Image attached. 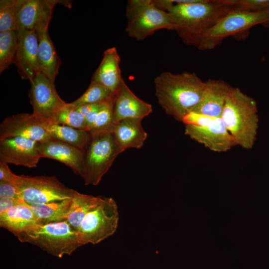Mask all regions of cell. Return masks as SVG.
<instances>
[{"mask_svg":"<svg viewBox=\"0 0 269 269\" xmlns=\"http://www.w3.org/2000/svg\"><path fill=\"white\" fill-rule=\"evenodd\" d=\"M168 13L175 30L186 45L198 48L205 34L234 11L227 0H172Z\"/></svg>","mask_w":269,"mask_h":269,"instance_id":"1","label":"cell"},{"mask_svg":"<svg viewBox=\"0 0 269 269\" xmlns=\"http://www.w3.org/2000/svg\"><path fill=\"white\" fill-rule=\"evenodd\" d=\"M157 103L165 113L179 122L199 103L205 86L195 73L164 71L154 79Z\"/></svg>","mask_w":269,"mask_h":269,"instance_id":"2","label":"cell"},{"mask_svg":"<svg viewBox=\"0 0 269 269\" xmlns=\"http://www.w3.org/2000/svg\"><path fill=\"white\" fill-rule=\"evenodd\" d=\"M236 145L252 148L256 140L259 124L256 101L238 88H233L221 117Z\"/></svg>","mask_w":269,"mask_h":269,"instance_id":"3","label":"cell"},{"mask_svg":"<svg viewBox=\"0 0 269 269\" xmlns=\"http://www.w3.org/2000/svg\"><path fill=\"white\" fill-rule=\"evenodd\" d=\"M15 236L22 243L32 244L58 258L70 255L81 245L77 232L67 220L34 225Z\"/></svg>","mask_w":269,"mask_h":269,"instance_id":"4","label":"cell"},{"mask_svg":"<svg viewBox=\"0 0 269 269\" xmlns=\"http://www.w3.org/2000/svg\"><path fill=\"white\" fill-rule=\"evenodd\" d=\"M128 36L142 40L160 29L174 30L168 13L158 8L153 0H130L126 7Z\"/></svg>","mask_w":269,"mask_h":269,"instance_id":"5","label":"cell"},{"mask_svg":"<svg viewBox=\"0 0 269 269\" xmlns=\"http://www.w3.org/2000/svg\"><path fill=\"white\" fill-rule=\"evenodd\" d=\"M119 220L118 205L112 198L101 196L98 203L86 214L77 231L81 246L95 245L113 235Z\"/></svg>","mask_w":269,"mask_h":269,"instance_id":"6","label":"cell"},{"mask_svg":"<svg viewBox=\"0 0 269 269\" xmlns=\"http://www.w3.org/2000/svg\"><path fill=\"white\" fill-rule=\"evenodd\" d=\"M182 123L186 135L211 151L224 152L236 146L221 117L191 112L184 118Z\"/></svg>","mask_w":269,"mask_h":269,"instance_id":"7","label":"cell"},{"mask_svg":"<svg viewBox=\"0 0 269 269\" xmlns=\"http://www.w3.org/2000/svg\"><path fill=\"white\" fill-rule=\"evenodd\" d=\"M122 152L111 132L92 136L84 150L85 185H98Z\"/></svg>","mask_w":269,"mask_h":269,"instance_id":"8","label":"cell"},{"mask_svg":"<svg viewBox=\"0 0 269 269\" xmlns=\"http://www.w3.org/2000/svg\"><path fill=\"white\" fill-rule=\"evenodd\" d=\"M258 24L269 26V9L258 12L233 11L222 18L203 37L200 50H212L230 36L247 33Z\"/></svg>","mask_w":269,"mask_h":269,"instance_id":"9","label":"cell"},{"mask_svg":"<svg viewBox=\"0 0 269 269\" xmlns=\"http://www.w3.org/2000/svg\"><path fill=\"white\" fill-rule=\"evenodd\" d=\"M21 198L28 204H41L71 199L76 191L54 176L19 175L17 183Z\"/></svg>","mask_w":269,"mask_h":269,"instance_id":"10","label":"cell"},{"mask_svg":"<svg viewBox=\"0 0 269 269\" xmlns=\"http://www.w3.org/2000/svg\"><path fill=\"white\" fill-rule=\"evenodd\" d=\"M29 97L32 115L40 123L49 122L66 104L58 94L54 83L39 72L30 81Z\"/></svg>","mask_w":269,"mask_h":269,"instance_id":"11","label":"cell"},{"mask_svg":"<svg viewBox=\"0 0 269 269\" xmlns=\"http://www.w3.org/2000/svg\"><path fill=\"white\" fill-rule=\"evenodd\" d=\"M38 142L23 137L0 140V162L28 168L36 167L42 158Z\"/></svg>","mask_w":269,"mask_h":269,"instance_id":"12","label":"cell"},{"mask_svg":"<svg viewBox=\"0 0 269 269\" xmlns=\"http://www.w3.org/2000/svg\"><path fill=\"white\" fill-rule=\"evenodd\" d=\"M17 32V49L13 63L21 78L30 82L40 72L37 61V33L35 29Z\"/></svg>","mask_w":269,"mask_h":269,"instance_id":"13","label":"cell"},{"mask_svg":"<svg viewBox=\"0 0 269 269\" xmlns=\"http://www.w3.org/2000/svg\"><path fill=\"white\" fill-rule=\"evenodd\" d=\"M23 137L39 143L52 139L32 114L19 113L5 118L0 125V140Z\"/></svg>","mask_w":269,"mask_h":269,"instance_id":"14","label":"cell"},{"mask_svg":"<svg viewBox=\"0 0 269 269\" xmlns=\"http://www.w3.org/2000/svg\"><path fill=\"white\" fill-rule=\"evenodd\" d=\"M72 1L62 0H23L18 14L17 31L34 29L41 24L50 23L55 5L70 8Z\"/></svg>","mask_w":269,"mask_h":269,"instance_id":"15","label":"cell"},{"mask_svg":"<svg viewBox=\"0 0 269 269\" xmlns=\"http://www.w3.org/2000/svg\"><path fill=\"white\" fill-rule=\"evenodd\" d=\"M152 112L151 105L136 96L123 79L115 97L113 107L114 124L127 119L142 120Z\"/></svg>","mask_w":269,"mask_h":269,"instance_id":"16","label":"cell"},{"mask_svg":"<svg viewBox=\"0 0 269 269\" xmlns=\"http://www.w3.org/2000/svg\"><path fill=\"white\" fill-rule=\"evenodd\" d=\"M233 88L221 79H209L205 81L200 101L192 112L210 117H221L226 101Z\"/></svg>","mask_w":269,"mask_h":269,"instance_id":"17","label":"cell"},{"mask_svg":"<svg viewBox=\"0 0 269 269\" xmlns=\"http://www.w3.org/2000/svg\"><path fill=\"white\" fill-rule=\"evenodd\" d=\"M39 151L42 157L59 161L70 167L77 175H84V151L67 143L50 140L39 143Z\"/></svg>","mask_w":269,"mask_h":269,"instance_id":"18","label":"cell"},{"mask_svg":"<svg viewBox=\"0 0 269 269\" xmlns=\"http://www.w3.org/2000/svg\"><path fill=\"white\" fill-rule=\"evenodd\" d=\"M49 25L42 24L35 29L38 38L37 61L39 71L54 83L61 62L49 35Z\"/></svg>","mask_w":269,"mask_h":269,"instance_id":"19","label":"cell"},{"mask_svg":"<svg viewBox=\"0 0 269 269\" xmlns=\"http://www.w3.org/2000/svg\"><path fill=\"white\" fill-rule=\"evenodd\" d=\"M120 56L115 47L106 49L91 81L102 84L116 93L123 80L120 67Z\"/></svg>","mask_w":269,"mask_h":269,"instance_id":"20","label":"cell"},{"mask_svg":"<svg viewBox=\"0 0 269 269\" xmlns=\"http://www.w3.org/2000/svg\"><path fill=\"white\" fill-rule=\"evenodd\" d=\"M142 119H127L114 125L111 133L124 151L130 148H140L147 134L141 126Z\"/></svg>","mask_w":269,"mask_h":269,"instance_id":"21","label":"cell"},{"mask_svg":"<svg viewBox=\"0 0 269 269\" xmlns=\"http://www.w3.org/2000/svg\"><path fill=\"white\" fill-rule=\"evenodd\" d=\"M35 224H38L37 219L25 202L0 214V227L15 236Z\"/></svg>","mask_w":269,"mask_h":269,"instance_id":"22","label":"cell"},{"mask_svg":"<svg viewBox=\"0 0 269 269\" xmlns=\"http://www.w3.org/2000/svg\"><path fill=\"white\" fill-rule=\"evenodd\" d=\"M41 124L52 139L67 143L84 151L92 137L88 131L69 126L48 122Z\"/></svg>","mask_w":269,"mask_h":269,"instance_id":"23","label":"cell"},{"mask_svg":"<svg viewBox=\"0 0 269 269\" xmlns=\"http://www.w3.org/2000/svg\"><path fill=\"white\" fill-rule=\"evenodd\" d=\"M72 198L45 204H27L35 215L38 224H47L66 220Z\"/></svg>","mask_w":269,"mask_h":269,"instance_id":"24","label":"cell"},{"mask_svg":"<svg viewBox=\"0 0 269 269\" xmlns=\"http://www.w3.org/2000/svg\"><path fill=\"white\" fill-rule=\"evenodd\" d=\"M100 198L101 196L95 197L77 191L73 196L66 220L77 232L85 216L98 203Z\"/></svg>","mask_w":269,"mask_h":269,"instance_id":"25","label":"cell"},{"mask_svg":"<svg viewBox=\"0 0 269 269\" xmlns=\"http://www.w3.org/2000/svg\"><path fill=\"white\" fill-rule=\"evenodd\" d=\"M17 44L16 30L0 32V73L13 62Z\"/></svg>","mask_w":269,"mask_h":269,"instance_id":"26","label":"cell"},{"mask_svg":"<svg viewBox=\"0 0 269 269\" xmlns=\"http://www.w3.org/2000/svg\"><path fill=\"white\" fill-rule=\"evenodd\" d=\"M47 122L65 125L87 131L85 117L78 111L75 106L71 103H67Z\"/></svg>","mask_w":269,"mask_h":269,"instance_id":"27","label":"cell"},{"mask_svg":"<svg viewBox=\"0 0 269 269\" xmlns=\"http://www.w3.org/2000/svg\"><path fill=\"white\" fill-rule=\"evenodd\" d=\"M23 0H0V32L17 30L18 11Z\"/></svg>","mask_w":269,"mask_h":269,"instance_id":"28","label":"cell"},{"mask_svg":"<svg viewBox=\"0 0 269 269\" xmlns=\"http://www.w3.org/2000/svg\"><path fill=\"white\" fill-rule=\"evenodd\" d=\"M115 94L100 83L91 81L86 91L71 103L76 106L101 103L114 97Z\"/></svg>","mask_w":269,"mask_h":269,"instance_id":"29","label":"cell"},{"mask_svg":"<svg viewBox=\"0 0 269 269\" xmlns=\"http://www.w3.org/2000/svg\"><path fill=\"white\" fill-rule=\"evenodd\" d=\"M115 97V96L103 103L94 125L89 132L91 136L102 133L111 132L114 125L113 107Z\"/></svg>","mask_w":269,"mask_h":269,"instance_id":"30","label":"cell"},{"mask_svg":"<svg viewBox=\"0 0 269 269\" xmlns=\"http://www.w3.org/2000/svg\"><path fill=\"white\" fill-rule=\"evenodd\" d=\"M234 11L251 12L262 11L269 9V0H227Z\"/></svg>","mask_w":269,"mask_h":269,"instance_id":"31","label":"cell"},{"mask_svg":"<svg viewBox=\"0 0 269 269\" xmlns=\"http://www.w3.org/2000/svg\"><path fill=\"white\" fill-rule=\"evenodd\" d=\"M2 198L22 199L16 184L7 181H0V199Z\"/></svg>","mask_w":269,"mask_h":269,"instance_id":"32","label":"cell"},{"mask_svg":"<svg viewBox=\"0 0 269 269\" xmlns=\"http://www.w3.org/2000/svg\"><path fill=\"white\" fill-rule=\"evenodd\" d=\"M7 164L0 162V181H7L17 185L19 175L14 174L8 167Z\"/></svg>","mask_w":269,"mask_h":269,"instance_id":"33","label":"cell"},{"mask_svg":"<svg viewBox=\"0 0 269 269\" xmlns=\"http://www.w3.org/2000/svg\"><path fill=\"white\" fill-rule=\"evenodd\" d=\"M23 200L15 198L0 199V214L16 206L24 203Z\"/></svg>","mask_w":269,"mask_h":269,"instance_id":"34","label":"cell"}]
</instances>
